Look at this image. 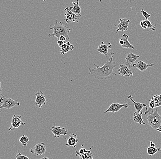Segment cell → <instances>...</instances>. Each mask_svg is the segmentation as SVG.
Returning <instances> with one entry per match:
<instances>
[{
  "instance_id": "6da1fadb",
  "label": "cell",
  "mask_w": 161,
  "mask_h": 159,
  "mask_svg": "<svg viewBox=\"0 0 161 159\" xmlns=\"http://www.w3.org/2000/svg\"><path fill=\"white\" fill-rule=\"evenodd\" d=\"M110 57L102 67H100L94 64L96 68H89L88 71L96 79L99 80L112 79L117 74L114 72V69L118 67V64L114 60L115 53L110 52Z\"/></svg>"
},
{
  "instance_id": "7a4b0ae2",
  "label": "cell",
  "mask_w": 161,
  "mask_h": 159,
  "mask_svg": "<svg viewBox=\"0 0 161 159\" xmlns=\"http://www.w3.org/2000/svg\"><path fill=\"white\" fill-rule=\"evenodd\" d=\"M49 29L51 30L53 29L54 32L53 33L49 34L48 37H57V41H59L60 36L61 35L65 36L67 41H69L70 39L69 33L71 31V29L66 25L64 24L63 22H60L58 20H56L54 25H49Z\"/></svg>"
},
{
  "instance_id": "3957f363",
  "label": "cell",
  "mask_w": 161,
  "mask_h": 159,
  "mask_svg": "<svg viewBox=\"0 0 161 159\" xmlns=\"http://www.w3.org/2000/svg\"><path fill=\"white\" fill-rule=\"evenodd\" d=\"M147 122L150 126L154 129H159L161 127V116L158 113V109L153 110L150 112V114L147 117Z\"/></svg>"
},
{
  "instance_id": "277c9868",
  "label": "cell",
  "mask_w": 161,
  "mask_h": 159,
  "mask_svg": "<svg viewBox=\"0 0 161 159\" xmlns=\"http://www.w3.org/2000/svg\"><path fill=\"white\" fill-rule=\"evenodd\" d=\"M1 103L2 104L0 106L1 109L3 108L8 110L11 109L15 106H19L20 105V102H18L17 100H13L11 98H6L2 95L1 96Z\"/></svg>"
},
{
  "instance_id": "5b68a950",
  "label": "cell",
  "mask_w": 161,
  "mask_h": 159,
  "mask_svg": "<svg viewBox=\"0 0 161 159\" xmlns=\"http://www.w3.org/2000/svg\"><path fill=\"white\" fill-rule=\"evenodd\" d=\"M65 16L66 17L65 21L66 24H68L69 22H76L78 23L80 18L82 17V15H77L72 12L70 10V7H67L64 10Z\"/></svg>"
},
{
  "instance_id": "8992f818",
  "label": "cell",
  "mask_w": 161,
  "mask_h": 159,
  "mask_svg": "<svg viewBox=\"0 0 161 159\" xmlns=\"http://www.w3.org/2000/svg\"><path fill=\"white\" fill-rule=\"evenodd\" d=\"M46 147L44 143H38L34 147L30 149V152L35 154L37 156H42L45 154L46 152Z\"/></svg>"
},
{
  "instance_id": "52a82bcc",
  "label": "cell",
  "mask_w": 161,
  "mask_h": 159,
  "mask_svg": "<svg viewBox=\"0 0 161 159\" xmlns=\"http://www.w3.org/2000/svg\"><path fill=\"white\" fill-rule=\"evenodd\" d=\"M131 106L130 104H121L120 103H113V104H111L109 107H108L107 110H106L104 113H108V112H111L112 113H117L120 111V109H121L123 107H125V108H127L129 106Z\"/></svg>"
},
{
  "instance_id": "ba28073f",
  "label": "cell",
  "mask_w": 161,
  "mask_h": 159,
  "mask_svg": "<svg viewBox=\"0 0 161 159\" xmlns=\"http://www.w3.org/2000/svg\"><path fill=\"white\" fill-rule=\"evenodd\" d=\"M51 132L54 135V138L60 137L61 136H65L67 135V130L65 127H61L60 126H53L51 127Z\"/></svg>"
},
{
  "instance_id": "9c48e42d",
  "label": "cell",
  "mask_w": 161,
  "mask_h": 159,
  "mask_svg": "<svg viewBox=\"0 0 161 159\" xmlns=\"http://www.w3.org/2000/svg\"><path fill=\"white\" fill-rule=\"evenodd\" d=\"M36 99H35V106H39V108H41L43 105L46 104V99L45 95H44L42 91H37L35 93Z\"/></svg>"
},
{
  "instance_id": "30bf717a",
  "label": "cell",
  "mask_w": 161,
  "mask_h": 159,
  "mask_svg": "<svg viewBox=\"0 0 161 159\" xmlns=\"http://www.w3.org/2000/svg\"><path fill=\"white\" fill-rule=\"evenodd\" d=\"M129 22H130V20L126 18L120 19L119 20V24L118 25H114L115 27H118V29L116 30V32L118 31L124 32L125 31L127 30Z\"/></svg>"
},
{
  "instance_id": "8fae6325",
  "label": "cell",
  "mask_w": 161,
  "mask_h": 159,
  "mask_svg": "<svg viewBox=\"0 0 161 159\" xmlns=\"http://www.w3.org/2000/svg\"><path fill=\"white\" fill-rule=\"evenodd\" d=\"M21 119V116L14 115L12 117L11 127H9L8 130H14L16 128H18L20 125H25V123L22 121Z\"/></svg>"
},
{
  "instance_id": "7c38bea8",
  "label": "cell",
  "mask_w": 161,
  "mask_h": 159,
  "mask_svg": "<svg viewBox=\"0 0 161 159\" xmlns=\"http://www.w3.org/2000/svg\"><path fill=\"white\" fill-rule=\"evenodd\" d=\"M118 71L119 74L121 76H125L126 77H129L133 75L131 71L130 70L129 68L126 65H122L120 64V68L118 69Z\"/></svg>"
},
{
  "instance_id": "4fadbf2b",
  "label": "cell",
  "mask_w": 161,
  "mask_h": 159,
  "mask_svg": "<svg viewBox=\"0 0 161 159\" xmlns=\"http://www.w3.org/2000/svg\"><path fill=\"white\" fill-rule=\"evenodd\" d=\"M112 48V45L111 43L108 42V43H104L103 42H102L100 45L99 46L97 51L102 54L104 55H108V49H111Z\"/></svg>"
},
{
  "instance_id": "5bb4252c",
  "label": "cell",
  "mask_w": 161,
  "mask_h": 159,
  "mask_svg": "<svg viewBox=\"0 0 161 159\" xmlns=\"http://www.w3.org/2000/svg\"><path fill=\"white\" fill-rule=\"evenodd\" d=\"M154 66V64H147L142 61H139L137 64H134L131 68H138L141 72H144L149 67Z\"/></svg>"
},
{
  "instance_id": "9a60e30c",
  "label": "cell",
  "mask_w": 161,
  "mask_h": 159,
  "mask_svg": "<svg viewBox=\"0 0 161 159\" xmlns=\"http://www.w3.org/2000/svg\"><path fill=\"white\" fill-rule=\"evenodd\" d=\"M140 57H141L140 55H137L135 54L132 53L128 54L126 55V57H125L126 66H127L129 68H131V66H130L131 64H133L135 61H137Z\"/></svg>"
},
{
  "instance_id": "2e32d148",
  "label": "cell",
  "mask_w": 161,
  "mask_h": 159,
  "mask_svg": "<svg viewBox=\"0 0 161 159\" xmlns=\"http://www.w3.org/2000/svg\"><path fill=\"white\" fill-rule=\"evenodd\" d=\"M78 142V139L77 137V135H75V134H72L70 135L69 138L67 139V142L66 144V145L75 148Z\"/></svg>"
},
{
  "instance_id": "e0dca14e",
  "label": "cell",
  "mask_w": 161,
  "mask_h": 159,
  "mask_svg": "<svg viewBox=\"0 0 161 159\" xmlns=\"http://www.w3.org/2000/svg\"><path fill=\"white\" fill-rule=\"evenodd\" d=\"M128 99H130L131 100V102L134 104V106H135V109L137 110V112H138V113H140L141 110L144 108V107H146V104H143V103H138L136 102V101H134L133 99V97L131 95H129L128 96Z\"/></svg>"
},
{
  "instance_id": "ac0fdd59",
  "label": "cell",
  "mask_w": 161,
  "mask_h": 159,
  "mask_svg": "<svg viewBox=\"0 0 161 159\" xmlns=\"http://www.w3.org/2000/svg\"><path fill=\"white\" fill-rule=\"evenodd\" d=\"M79 1L78 0L76 1V2H73L72 4L73 5V7H70V10L72 12L77 15H81V8L80 7L79 5Z\"/></svg>"
},
{
  "instance_id": "d6986e66",
  "label": "cell",
  "mask_w": 161,
  "mask_h": 159,
  "mask_svg": "<svg viewBox=\"0 0 161 159\" xmlns=\"http://www.w3.org/2000/svg\"><path fill=\"white\" fill-rule=\"evenodd\" d=\"M143 114V113H138V112H136L134 113V116H133V120H134V122L136 123H138L140 125L143 124V125H146V123L143 120L142 117V115Z\"/></svg>"
},
{
  "instance_id": "ffe728a7",
  "label": "cell",
  "mask_w": 161,
  "mask_h": 159,
  "mask_svg": "<svg viewBox=\"0 0 161 159\" xmlns=\"http://www.w3.org/2000/svg\"><path fill=\"white\" fill-rule=\"evenodd\" d=\"M129 36L126 34H124L122 36L121 39L124 41V44L121 46L122 47L125 48L132 49H135V47L132 46L128 41Z\"/></svg>"
},
{
  "instance_id": "44dd1931",
  "label": "cell",
  "mask_w": 161,
  "mask_h": 159,
  "mask_svg": "<svg viewBox=\"0 0 161 159\" xmlns=\"http://www.w3.org/2000/svg\"><path fill=\"white\" fill-rule=\"evenodd\" d=\"M60 51H61V55H64L65 54L67 53L70 51H72L74 48V46L73 45H71L70 46H67L66 43L64 44L61 47Z\"/></svg>"
},
{
  "instance_id": "7402d4cb",
  "label": "cell",
  "mask_w": 161,
  "mask_h": 159,
  "mask_svg": "<svg viewBox=\"0 0 161 159\" xmlns=\"http://www.w3.org/2000/svg\"><path fill=\"white\" fill-rule=\"evenodd\" d=\"M76 156L79 157L80 159H94L93 158V156L90 150H87V152L84 154L76 155Z\"/></svg>"
},
{
  "instance_id": "603a6c76",
  "label": "cell",
  "mask_w": 161,
  "mask_h": 159,
  "mask_svg": "<svg viewBox=\"0 0 161 159\" xmlns=\"http://www.w3.org/2000/svg\"><path fill=\"white\" fill-rule=\"evenodd\" d=\"M158 151H159V152H161V148H155V147H151V146H150L147 148V154L150 156H153V155H155V154H156V153H157Z\"/></svg>"
},
{
  "instance_id": "cb8c5ba5",
  "label": "cell",
  "mask_w": 161,
  "mask_h": 159,
  "mask_svg": "<svg viewBox=\"0 0 161 159\" xmlns=\"http://www.w3.org/2000/svg\"><path fill=\"white\" fill-rule=\"evenodd\" d=\"M151 99L154 100L155 108L161 106V94L160 95L153 96Z\"/></svg>"
},
{
  "instance_id": "d4e9b609",
  "label": "cell",
  "mask_w": 161,
  "mask_h": 159,
  "mask_svg": "<svg viewBox=\"0 0 161 159\" xmlns=\"http://www.w3.org/2000/svg\"><path fill=\"white\" fill-rule=\"evenodd\" d=\"M19 141L21 144L23 146H26L29 143V139L27 136L23 135L19 139Z\"/></svg>"
},
{
  "instance_id": "484cf974",
  "label": "cell",
  "mask_w": 161,
  "mask_h": 159,
  "mask_svg": "<svg viewBox=\"0 0 161 159\" xmlns=\"http://www.w3.org/2000/svg\"><path fill=\"white\" fill-rule=\"evenodd\" d=\"M145 22L147 25V29H150L153 30V31H155L156 30V25H152L151 22L148 20H145Z\"/></svg>"
},
{
  "instance_id": "4316f807",
  "label": "cell",
  "mask_w": 161,
  "mask_h": 159,
  "mask_svg": "<svg viewBox=\"0 0 161 159\" xmlns=\"http://www.w3.org/2000/svg\"><path fill=\"white\" fill-rule=\"evenodd\" d=\"M141 12H142V16H143V17H144L145 18L146 20H148V19L150 18V16H151L150 14L147 13V12H146V11H145V10H144L143 9H142V10H141Z\"/></svg>"
},
{
  "instance_id": "83f0119b",
  "label": "cell",
  "mask_w": 161,
  "mask_h": 159,
  "mask_svg": "<svg viewBox=\"0 0 161 159\" xmlns=\"http://www.w3.org/2000/svg\"><path fill=\"white\" fill-rule=\"evenodd\" d=\"M16 159H30L26 156L22 155L21 153H18L16 156Z\"/></svg>"
},
{
  "instance_id": "f1b7e54d",
  "label": "cell",
  "mask_w": 161,
  "mask_h": 159,
  "mask_svg": "<svg viewBox=\"0 0 161 159\" xmlns=\"http://www.w3.org/2000/svg\"><path fill=\"white\" fill-rule=\"evenodd\" d=\"M149 107L151 110H153L155 107V103H154V100L151 99L149 100Z\"/></svg>"
},
{
  "instance_id": "f546056e",
  "label": "cell",
  "mask_w": 161,
  "mask_h": 159,
  "mask_svg": "<svg viewBox=\"0 0 161 159\" xmlns=\"http://www.w3.org/2000/svg\"><path fill=\"white\" fill-rule=\"evenodd\" d=\"M87 150L85 148H82L79 149L78 151H76V155H79V154H83L87 152Z\"/></svg>"
},
{
  "instance_id": "4dcf8cb0",
  "label": "cell",
  "mask_w": 161,
  "mask_h": 159,
  "mask_svg": "<svg viewBox=\"0 0 161 159\" xmlns=\"http://www.w3.org/2000/svg\"><path fill=\"white\" fill-rule=\"evenodd\" d=\"M140 26L143 29H147V25H146V23L145 22L144 20L140 22Z\"/></svg>"
},
{
  "instance_id": "1f68e13d",
  "label": "cell",
  "mask_w": 161,
  "mask_h": 159,
  "mask_svg": "<svg viewBox=\"0 0 161 159\" xmlns=\"http://www.w3.org/2000/svg\"><path fill=\"white\" fill-rule=\"evenodd\" d=\"M66 40V38L65 36H63V35H61V36H60L59 41H62V42H65Z\"/></svg>"
},
{
  "instance_id": "d6a6232c",
  "label": "cell",
  "mask_w": 161,
  "mask_h": 159,
  "mask_svg": "<svg viewBox=\"0 0 161 159\" xmlns=\"http://www.w3.org/2000/svg\"><path fill=\"white\" fill-rule=\"evenodd\" d=\"M66 43V42H62V41H57V44L60 47H61L64 44H65Z\"/></svg>"
},
{
  "instance_id": "836d02e7",
  "label": "cell",
  "mask_w": 161,
  "mask_h": 159,
  "mask_svg": "<svg viewBox=\"0 0 161 159\" xmlns=\"http://www.w3.org/2000/svg\"><path fill=\"white\" fill-rule=\"evenodd\" d=\"M119 43H120V45H121V46H122L123 45H124V41H123L121 39H120V40H119Z\"/></svg>"
},
{
  "instance_id": "e575fe53",
  "label": "cell",
  "mask_w": 161,
  "mask_h": 159,
  "mask_svg": "<svg viewBox=\"0 0 161 159\" xmlns=\"http://www.w3.org/2000/svg\"><path fill=\"white\" fill-rule=\"evenodd\" d=\"M150 146L151 147H155L156 146V145H155V144L152 141L150 142Z\"/></svg>"
},
{
  "instance_id": "d590c367",
  "label": "cell",
  "mask_w": 161,
  "mask_h": 159,
  "mask_svg": "<svg viewBox=\"0 0 161 159\" xmlns=\"http://www.w3.org/2000/svg\"><path fill=\"white\" fill-rule=\"evenodd\" d=\"M66 45H67V46H70V45H71V44H70V42H66Z\"/></svg>"
},
{
  "instance_id": "8d00e7d4",
  "label": "cell",
  "mask_w": 161,
  "mask_h": 159,
  "mask_svg": "<svg viewBox=\"0 0 161 159\" xmlns=\"http://www.w3.org/2000/svg\"><path fill=\"white\" fill-rule=\"evenodd\" d=\"M40 159H53V158H52L51 159L47 157H44Z\"/></svg>"
},
{
  "instance_id": "74e56055",
  "label": "cell",
  "mask_w": 161,
  "mask_h": 159,
  "mask_svg": "<svg viewBox=\"0 0 161 159\" xmlns=\"http://www.w3.org/2000/svg\"><path fill=\"white\" fill-rule=\"evenodd\" d=\"M157 130H158V131H159V132H160V133L161 134V129H160V128H159V129H157Z\"/></svg>"
},
{
  "instance_id": "f35d334b",
  "label": "cell",
  "mask_w": 161,
  "mask_h": 159,
  "mask_svg": "<svg viewBox=\"0 0 161 159\" xmlns=\"http://www.w3.org/2000/svg\"><path fill=\"white\" fill-rule=\"evenodd\" d=\"M160 129H161V127H160Z\"/></svg>"
}]
</instances>
